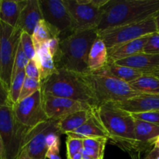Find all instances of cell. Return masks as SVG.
Returning <instances> with one entry per match:
<instances>
[{
    "instance_id": "6da1fadb",
    "label": "cell",
    "mask_w": 159,
    "mask_h": 159,
    "mask_svg": "<svg viewBox=\"0 0 159 159\" xmlns=\"http://www.w3.org/2000/svg\"><path fill=\"white\" fill-rule=\"evenodd\" d=\"M41 93L84 102L94 109L99 107L87 74L59 68L41 82Z\"/></svg>"
},
{
    "instance_id": "7a4b0ae2",
    "label": "cell",
    "mask_w": 159,
    "mask_h": 159,
    "mask_svg": "<svg viewBox=\"0 0 159 159\" xmlns=\"http://www.w3.org/2000/svg\"><path fill=\"white\" fill-rule=\"evenodd\" d=\"M101 123L113 144L127 152L132 159H139L134 131V118L114 103L101 105L96 110Z\"/></svg>"
},
{
    "instance_id": "3957f363",
    "label": "cell",
    "mask_w": 159,
    "mask_h": 159,
    "mask_svg": "<svg viewBox=\"0 0 159 159\" xmlns=\"http://www.w3.org/2000/svg\"><path fill=\"white\" fill-rule=\"evenodd\" d=\"M158 11L159 0H109L97 26L98 32L144 21L155 17Z\"/></svg>"
},
{
    "instance_id": "277c9868",
    "label": "cell",
    "mask_w": 159,
    "mask_h": 159,
    "mask_svg": "<svg viewBox=\"0 0 159 159\" xmlns=\"http://www.w3.org/2000/svg\"><path fill=\"white\" fill-rule=\"evenodd\" d=\"M99 37L97 28L82 30L73 33L60 41V56L56 67L68 71L89 74L88 58L95 40Z\"/></svg>"
},
{
    "instance_id": "5b68a950",
    "label": "cell",
    "mask_w": 159,
    "mask_h": 159,
    "mask_svg": "<svg viewBox=\"0 0 159 159\" xmlns=\"http://www.w3.org/2000/svg\"><path fill=\"white\" fill-rule=\"evenodd\" d=\"M87 76L93 85L99 106L117 103L140 94L129 83L102 71L89 73Z\"/></svg>"
},
{
    "instance_id": "8992f818",
    "label": "cell",
    "mask_w": 159,
    "mask_h": 159,
    "mask_svg": "<svg viewBox=\"0 0 159 159\" xmlns=\"http://www.w3.org/2000/svg\"><path fill=\"white\" fill-rule=\"evenodd\" d=\"M30 129L17 120L12 107L0 108V134L6 159L18 158L23 149L25 138Z\"/></svg>"
},
{
    "instance_id": "52a82bcc",
    "label": "cell",
    "mask_w": 159,
    "mask_h": 159,
    "mask_svg": "<svg viewBox=\"0 0 159 159\" xmlns=\"http://www.w3.org/2000/svg\"><path fill=\"white\" fill-rule=\"evenodd\" d=\"M109 0H65L75 32L97 28Z\"/></svg>"
},
{
    "instance_id": "ba28073f",
    "label": "cell",
    "mask_w": 159,
    "mask_h": 159,
    "mask_svg": "<svg viewBox=\"0 0 159 159\" xmlns=\"http://www.w3.org/2000/svg\"><path fill=\"white\" fill-rule=\"evenodd\" d=\"M158 32L155 17L144 21L109 28L98 32L107 49Z\"/></svg>"
},
{
    "instance_id": "9c48e42d",
    "label": "cell",
    "mask_w": 159,
    "mask_h": 159,
    "mask_svg": "<svg viewBox=\"0 0 159 159\" xmlns=\"http://www.w3.org/2000/svg\"><path fill=\"white\" fill-rule=\"evenodd\" d=\"M1 24V65L0 79L10 88L14 61L20 43L22 30L0 22Z\"/></svg>"
},
{
    "instance_id": "30bf717a",
    "label": "cell",
    "mask_w": 159,
    "mask_h": 159,
    "mask_svg": "<svg viewBox=\"0 0 159 159\" xmlns=\"http://www.w3.org/2000/svg\"><path fill=\"white\" fill-rule=\"evenodd\" d=\"M43 18L60 34V40L75 33L65 0H39Z\"/></svg>"
},
{
    "instance_id": "8fae6325",
    "label": "cell",
    "mask_w": 159,
    "mask_h": 159,
    "mask_svg": "<svg viewBox=\"0 0 159 159\" xmlns=\"http://www.w3.org/2000/svg\"><path fill=\"white\" fill-rule=\"evenodd\" d=\"M12 109L17 120L29 128H33L49 120L43 108L41 90L18 101L14 104Z\"/></svg>"
},
{
    "instance_id": "7c38bea8",
    "label": "cell",
    "mask_w": 159,
    "mask_h": 159,
    "mask_svg": "<svg viewBox=\"0 0 159 159\" xmlns=\"http://www.w3.org/2000/svg\"><path fill=\"white\" fill-rule=\"evenodd\" d=\"M57 121L48 120L28 130L23 149L31 159H47V137L50 132L58 128Z\"/></svg>"
},
{
    "instance_id": "4fadbf2b",
    "label": "cell",
    "mask_w": 159,
    "mask_h": 159,
    "mask_svg": "<svg viewBox=\"0 0 159 159\" xmlns=\"http://www.w3.org/2000/svg\"><path fill=\"white\" fill-rule=\"evenodd\" d=\"M42 98L45 113L48 119L51 120H60L68 115L82 110L93 111L96 110L89 104L67 98L57 97L43 93Z\"/></svg>"
},
{
    "instance_id": "5bb4252c",
    "label": "cell",
    "mask_w": 159,
    "mask_h": 159,
    "mask_svg": "<svg viewBox=\"0 0 159 159\" xmlns=\"http://www.w3.org/2000/svg\"><path fill=\"white\" fill-rule=\"evenodd\" d=\"M114 104L131 114L155 111L159 110V95L140 93L134 97Z\"/></svg>"
},
{
    "instance_id": "9a60e30c",
    "label": "cell",
    "mask_w": 159,
    "mask_h": 159,
    "mask_svg": "<svg viewBox=\"0 0 159 159\" xmlns=\"http://www.w3.org/2000/svg\"><path fill=\"white\" fill-rule=\"evenodd\" d=\"M134 131L138 155L155 146L159 137V125L134 119Z\"/></svg>"
},
{
    "instance_id": "2e32d148",
    "label": "cell",
    "mask_w": 159,
    "mask_h": 159,
    "mask_svg": "<svg viewBox=\"0 0 159 159\" xmlns=\"http://www.w3.org/2000/svg\"><path fill=\"white\" fill-rule=\"evenodd\" d=\"M41 20L43 18L39 0H26V5L20 13L17 27L22 32L33 35L36 26Z\"/></svg>"
},
{
    "instance_id": "e0dca14e",
    "label": "cell",
    "mask_w": 159,
    "mask_h": 159,
    "mask_svg": "<svg viewBox=\"0 0 159 159\" xmlns=\"http://www.w3.org/2000/svg\"><path fill=\"white\" fill-rule=\"evenodd\" d=\"M148 37L149 35L144 36L136 40L108 48V64L115 63L138 53L143 52Z\"/></svg>"
},
{
    "instance_id": "ac0fdd59",
    "label": "cell",
    "mask_w": 159,
    "mask_h": 159,
    "mask_svg": "<svg viewBox=\"0 0 159 159\" xmlns=\"http://www.w3.org/2000/svg\"><path fill=\"white\" fill-rule=\"evenodd\" d=\"M115 63L141 71L144 75H152L159 68V54L138 53Z\"/></svg>"
},
{
    "instance_id": "d6986e66",
    "label": "cell",
    "mask_w": 159,
    "mask_h": 159,
    "mask_svg": "<svg viewBox=\"0 0 159 159\" xmlns=\"http://www.w3.org/2000/svg\"><path fill=\"white\" fill-rule=\"evenodd\" d=\"M96 110H93L92 116L83 125L74 132L67 134V137L82 140L95 138H106L109 139L108 134L96 114Z\"/></svg>"
},
{
    "instance_id": "ffe728a7",
    "label": "cell",
    "mask_w": 159,
    "mask_h": 159,
    "mask_svg": "<svg viewBox=\"0 0 159 159\" xmlns=\"http://www.w3.org/2000/svg\"><path fill=\"white\" fill-rule=\"evenodd\" d=\"M108 65V49L103 40L98 37L95 40L88 58L89 73H98L102 71Z\"/></svg>"
},
{
    "instance_id": "44dd1931",
    "label": "cell",
    "mask_w": 159,
    "mask_h": 159,
    "mask_svg": "<svg viewBox=\"0 0 159 159\" xmlns=\"http://www.w3.org/2000/svg\"><path fill=\"white\" fill-rule=\"evenodd\" d=\"M26 0H0V22L17 27L20 13Z\"/></svg>"
},
{
    "instance_id": "7402d4cb",
    "label": "cell",
    "mask_w": 159,
    "mask_h": 159,
    "mask_svg": "<svg viewBox=\"0 0 159 159\" xmlns=\"http://www.w3.org/2000/svg\"><path fill=\"white\" fill-rule=\"evenodd\" d=\"M93 112V110H82L68 115L57 121V127L61 134H67L79 129L89 119Z\"/></svg>"
},
{
    "instance_id": "603a6c76",
    "label": "cell",
    "mask_w": 159,
    "mask_h": 159,
    "mask_svg": "<svg viewBox=\"0 0 159 159\" xmlns=\"http://www.w3.org/2000/svg\"><path fill=\"white\" fill-rule=\"evenodd\" d=\"M36 60L39 67L40 75V82L48 79L50 76L57 71L55 62L50 54L46 44H43L37 50Z\"/></svg>"
},
{
    "instance_id": "cb8c5ba5",
    "label": "cell",
    "mask_w": 159,
    "mask_h": 159,
    "mask_svg": "<svg viewBox=\"0 0 159 159\" xmlns=\"http://www.w3.org/2000/svg\"><path fill=\"white\" fill-rule=\"evenodd\" d=\"M101 71L113 76L120 80L124 81L129 84L144 75V73L138 70L130 67L118 65L116 63L108 64L107 67Z\"/></svg>"
},
{
    "instance_id": "d4e9b609",
    "label": "cell",
    "mask_w": 159,
    "mask_h": 159,
    "mask_svg": "<svg viewBox=\"0 0 159 159\" xmlns=\"http://www.w3.org/2000/svg\"><path fill=\"white\" fill-rule=\"evenodd\" d=\"M32 37L37 51L40 46L46 43L51 39L54 37L60 39V34L44 20H41L36 26Z\"/></svg>"
},
{
    "instance_id": "484cf974",
    "label": "cell",
    "mask_w": 159,
    "mask_h": 159,
    "mask_svg": "<svg viewBox=\"0 0 159 159\" xmlns=\"http://www.w3.org/2000/svg\"><path fill=\"white\" fill-rule=\"evenodd\" d=\"M130 85L140 93L159 95V79L152 75H144L130 82Z\"/></svg>"
},
{
    "instance_id": "4316f807",
    "label": "cell",
    "mask_w": 159,
    "mask_h": 159,
    "mask_svg": "<svg viewBox=\"0 0 159 159\" xmlns=\"http://www.w3.org/2000/svg\"><path fill=\"white\" fill-rule=\"evenodd\" d=\"M26 77V73L24 70L18 73L12 80L10 88H9V98L13 105L18 102Z\"/></svg>"
},
{
    "instance_id": "83f0119b",
    "label": "cell",
    "mask_w": 159,
    "mask_h": 159,
    "mask_svg": "<svg viewBox=\"0 0 159 159\" xmlns=\"http://www.w3.org/2000/svg\"><path fill=\"white\" fill-rule=\"evenodd\" d=\"M41 90V82L36 79L26 77L18 101H21L32 96L36 92Z\"/></svg>"
},
{
    "instance_id": "f1b7e54d",
    "label": "cell",
    "mask_w": 159,
    "mask_h": 159,
    "mask_svg": "<svg viewBox=\"0 0 159 159\" xmlns=\"http://www.w3.org/2000/svg\"><path fill=\"white\" fill-rule=\"evenodd\" d=\"M20 44H21L23 52L29 60L35 58L37 51H36L32 35L26 32H22L21 37H20Z\"/></svg>"
},
{
    "instance_id": "f546056e",
    "label": "cell",
    "mask_w": 159,
    "mask_h": 159,
    "mask_svg": "<svg viewBox=\"0 0 159 159\" xmlns=\"http://www.w3.org/2000/svg\"><path fill=\"white\" fill-rule=\"evenodd\" d=\"M29 59L26 56V54L23 52V49H22L21 44L19 45L18 51H17L16 55L15 61H14V65L13 68H12V79H11V82H12V79L15 78L18 73L20 71H24L26 68V65H27L28 62H29Z\"/></svg>"
},
{
    "instance_id": "4dcf8cb0",
    "label": "cell",
    "mask_w": 159,
    "mask_h": 159,
    "mask_svg": "<svg viewBox=\"0 0 159 159\" xmlns=\"http://www.w3.org/2000/svg\"><path fill=\"white\" fill-rule=\"evenodd\" d=\"M67 159L72 158L76 154L81 153L84 148L83 140L67 137Z\"/></svg>"
},
{
    "instance_id": "1f68e13d",
    "label": "cell",
    "mask_w": 159,
    "mask_h": 159,
    "mask_svg": "<svg viewBox=\"0 0 159 159\" xmlns=\"http://www.w3.org/2000/svg\"><path fill=\"white\" fill-rule=\"evenodd\" d=\"M107 140L108 139L106 138H87V139L83 140L84 148L93 149V150L97 152L98 153L104 155Z\"/></svg>"
},
{
    "instance_id": "d6a6232c",
    "label": "cell",
    "mask_w": 159,
    "mask_h": 159,
    "mask_svg": "<svg viewBox=\"0 0 159 159\" xmlns=\"http://www.w3.org/2000/svg\"><path fill=\"white\" fill-rule=\"evenodd\" d=\"M143 52L150 54H159V32L149 35L148 40L144 48Z\"/></svg>"
},
{
    "instance_id": "836d02e7",
    "label": "cell",
    "mask_w": 159,
    "mask_h": 159,
    "mask_svg": "<svg viewBox=\"0 0 159 159\" xmlns=\"http://www.w3.org/2000/svg\"><path fill=\"white\" fill-rule=\"evenodd\" d=\"M132 116L136 120L159 125V110L141 113H135V114H132Z\"/></svg>"
},
{
    "instance_id": "e575fe53",
    "label": "cell",
    "mask_w": 159,
    "mask_h": 159,
    "mask_svg": "<svg viewBox=\"0 0 159 159\" xmlns=\"http://www.w3.org/2000/svg\"><path fill=\"white\" fill-rule=\"evenodd\" d=\"M60 39L54 37V38L49 40L45 43L50 54H51L52 57L54 58L55 65L57 61H58L59 56H60Z\"/></svg>"
},
{
    "instance_id": "d590c367",
    "label": "cell",
    "mask_w": 159,
    "mask_h": 159,
    "mask_svg": "<svg viewBox=\"0 0 159 159\" xmlns=\"http://www.w3.org/2000/svg\"><path fill=\"white\" fill-rule=\"evenodd\" d=\"M25 73H26V77L36 79V80L40 82V71H39V67L36 58L29 61L26 68H25Z\"/></svg>"
},
{
    "instance_id": "8d00e7d4",
    "label": "cell",
    "mask_w": 159,
    "mask_h": 159,
    "mask_svg": "<svg viewBox=\"0 0 159 159\" xmlns=\"http://www.w3.org/2000/svg\"><path fill=\"white\" fill-rule=\"evenodd\" d=\"M4 107H13L9 98V89L0 79V108Z\"/></svg>"
},
{
    "instance_id": "74e56055",
    "label": "cell",
    "mask_w": 159,
    "mask_h": 159,
    "mask_svg": "<svg viewBox=\"0 0 159 159\" xmlns=\"http://www.w3.org/2000/svg\"><path fill=\"white\" fill-rule=\"evenodd\" d=\"M60 139L56 141L48 147L47 152V158L48 159H61L60 156Z\"/></svg>"
},
{
    "instance_id": "f35d334b",
    "label": "cell",
    "mask_w": 159,
    "mask_h": 159,
    "mask_svg": "<svg viewBox=\"0 0 159 159\" xmlns=\"http://www.w3.org/2000/svg\"><path fill=\"white\" fill-rule=\"evenodd\" d=\"M159 157V150L156 148L153 147V148L149 151L148 154L144 159H158Z\"/></svg>"
},
{
    "instance_id": "ab89813d",
    "label": "cell",
    "mask_w": 159,
    "mask_h": 159,
    "mask_svg": "<svg viewBox=\"0 0 159 159\" xmlns=\"http://www.w3.org/2000/svg\"><path fill=\"white\" fill-rule=\"evenodd\" d=\"M0 159H6V154H5L4 145H3V141L1 136V134H0Z\"/></svg>"
},
{
    "instance_id": "60d3db41",
    "label": "cell",
    "mask_w": 159,
    "mask_h": 159,
    "mask_svg": "<svg viewBox=\"0 0 159 159\" xmlns=\"http://www.w3.org/2000/svg\"><path fill=\"white\" fill-rule=\"evenodd\" d=\"M17 159H31V158H30L29 155H28V154L26 153V151H25L24 149H23V151H22V152L20 153V155H19L18 158Z\"/></svg>"
},
{
    "instance_id": "b9f144b4",
    "label": "cell",
    "mask_w": 159,
    "mask_h": 159,
    "mask_svg": "<svg viewBox=\"0 0 159 159\" xmlns=\"http://www.w3.org/2000/svg\"><path fill=\"white\" fill-rule=\"evenodd\" d=\"M155 22H156V25H157V28H158V31L159 32V11L157 12L156 15L155 16Z\"/></svg>"
},
{
    "instance_id": "7bdbcfd3",
    "label": "cell",
    "mask_w": 159,
    "mask_h": 159,
    "mask_svg": "<svg viewBox=\"0 0 159 159\" xmlns=\"http://www.w3.org/2000/svg\"><path fill=\"white\" fill-rule=\"evenodd\" d=\"M152 75H154V76H155V77H157V78H158L159 79V68H158V69L156 70V71H155V72H153L152 74Z\"/></svg>"
},
{
    "instance_id": "ee69618b",
    "label": "cell",
    "mask_w": 159,
    "mask_h": 159,
    "mask_svg": "<svg viewBox=\"0 0 159 159\" xmlns=\"http://www.w3.org/2000/svg\"><path fill=\"white\" fill-rule=\"evenodd\" d=\"M154 147L156 148H158L159 150V137L157 138L156 141H155V146H154Z\"/></svg>"
},
{
    "instance_id": "f6af8a7d",
    "label": "cell",
    "mask_w": 159,
    "mask_h": 159,
    "mask_svg": "<svg viewBox=\"0 0 159 159\" xmlns=\"http://www.w3.org/2000/svg\"><path fill=\"white\" fill-rule=\"evenodd\" d=\"M0 65H1V24H0Z\"/></svg>"
},
{
    "instance_id": "bcb514c9",
    "label": "cell",
    "mask_w": 159,
    "mask_h": 159,
    "mask_svg": "<svg viewBox=\"0 0 159 159\" xmlns=\"http://www.w3.org/2000/svg\"><path fill=\"white\" fill-rule=\"evenodd\" d=\"M158 159H159V157H158Z\"/></svg>"
}]
</instances>
